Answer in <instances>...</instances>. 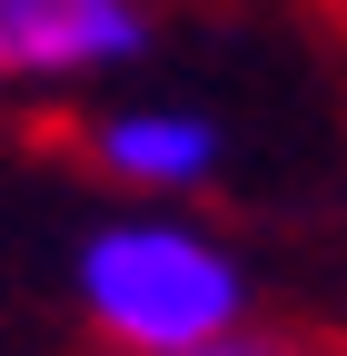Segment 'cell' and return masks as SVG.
<instances>
[{"label": "cell", "mask_w": 347, "mask_h": 356, "mask_svg": "<svg viewBox=\"0 0 347 356\" xmlns=\"http://www.w3.org/2000/svg\"><path fill=\"white\" fill-rule=\"evenodd\" d=\"M70 307L109 356H208L248 337V267L179 208H119L70 248Z\"/></svg>", "instance_id": "obj_1"}, {"label": "cell", "mask_w": 347, "mask_h": 356, "mask_svg": "<svg viewBox=\"0 0 347 356\" xmlns=\"http://www.w3.org/2000/svg\"><path fill=\"white\" fill-rule=\"evenodd\" d=\"M149 60V0H0V89L60 99Z\"/></svg>", "instance_id": "obj_2"}, {"label": "cell", "mask_w": 347, "mask_h": 356, "mask_svg": "<svg viewBox=\"0 0 347 356\" xmlns=\"http://www.w3.org/2000/svg\"><path fill=\"white\" fill-rule=\"evenodd\" d=\"M79 149H90V168L109 178L119 198L179 208V198H199L208 178H219L229 129L208 119V109H189V99H109V109H90Z\"/></svg>", "instance_id": "obj_3"}, {"label": "cell", "mask_w": 347, "mask_h": 356, "mask_svg": "<svg viewBox=\"0 0 347 356\" xmlns=\"http://www.w3.org/2000/svg\"><path fill=\"white\" fill-rule=\"evenodd\" d=\"M208 356H288V346H268V337L248 327V337H229V346H208Z\"/></svg>", "instance_id": "obj_4"}]
</instances>
